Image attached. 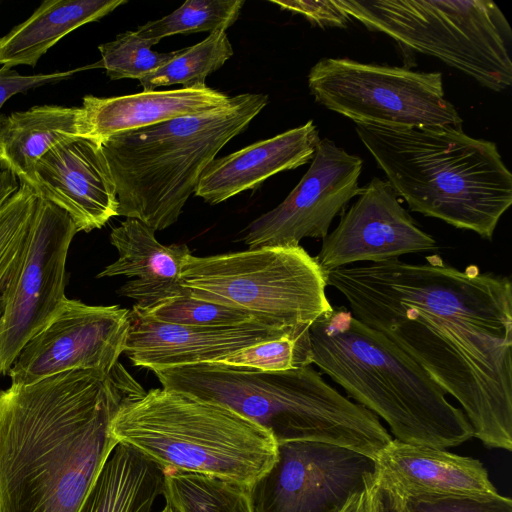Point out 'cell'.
<instances>
[{"mask_svg":"<svg viewBox=\"0 0 512 512\" xmlns=\"http://www.w3.org/2000/svg\"><path fill=\"white\" fill-rule=\"evenodd\" d=\"M86 68L90 67L86 66L63 72L24 76L12 68L2 66L0 68V109L9 98L17 93H25L30 89L62 81L72 76L75 72ZM3 117L4 115L0 113V123Z\"/></svg>","mask_w":512,"mask_h":512,"instance_id":"obj_33","label":"cell"},{"mask_svg":"<svg viewBox=\"0 0 512 512\" xmlns=\"http://www.w3.org/2000/svg\"><path fill=\"white\" fill-rule=\"evenodd\" d=\"M402 48L438 58L493 91L512 83L510 25L490 0H334Z\"/></svg>","mask_w":512,"mask_h":512,"instance_id":"obj_8","label":"cell"},{"mask_svg":"<svg viewBox=\"0 0 512 512\" xmlns=\"http://www.w3.org/2000/svg\"><path fill=\"white\" fill-rule=\"evenodd\" d=\"M145 392L120 362L0 391V512H78L117 445L115 412Z\"/></svg>","mask_w":512,"mask_h":512,"instance_id":"obj_2","label":"cell"},{"mask_svg":"<svg viewBox=\"0 0 512 512\" xmlns=\"http://www.w3.org/2000/svg\"><path fill=\"white\" fill-rule=\"evenodd\" d=\"M81 107L34 106L4 116L0 123V152L19 181L28 183L34 165L60 141L83 136Z\"/></svg>","mask_w":512,"mask_h":512,"instance_id":"obj_24","label":"cell"},{"mask_svg":"<svg viewBox=\"0 0 512 512\" xmlns=\"http://www.w3.org/2000/svg\"><path fill=\"white\" fill-rule=\"evenodd\" d=\"M164 471V497L175 512H253L248 488L206 475Z\"/></svg>","mask_w":512,"mask_h":512,"instance_id":"obj_25","label":"cell"},{"mask_svg":"<svg viewBox=\"0 0 512 512\" xmlns=\"http://www.w3.org/2000/svg\"><path fill=\"white\" fill-rule=\"evenodd\" d=\"M181 285L200 300L238 309L265 324L309 330L333 306L314 257L300 245L259 247L213 256L189 255Z\"/></svg>","mask_w":512,"mask_h":512,"instance_id":"obj_9","label":"cell"},{"mask_svg":"<svg viewBox=\"0 0 512 512\" xmlns=\"http://www.w3.org/2000/svg\"><path fill=\"white\" fill-rule=\"evenodd\" d=\"M401 497L407 512H512L511 499L500 494L487 497L429 495Z\"/></svg>","mask_w":512,"mask_h":512,"instance_id":"obj_32","label":"cell"},{"mask_svg":"<svg viewBox=\"0 0 512 512\" xmlns=\"http://www.w3.org/2000/svg\"><path fill=\"white\" fill-rule=\"evenodd\" d=\"M150 41L144 40L135 31L119 34L115 40L98 46L101 54L99 62L90 68H104L112 80L140 78L150 74L176 57L181 49L160 53L153 51Z\"/></svg>","mask_w":512,"mask_h":512,"instance_id":"obj_29","label":"cell"},{"mask_svg":"<svg viewBox=\"0 0 512 512\" xmlns=\"http://www.w3.org/2000/svg\"><path fill=\"white\" fill-rule=\"evenodd\" d=\"M164 491V469L117 443L78 512H153Z\"/></svg>","mask_w":512,"mask_h":512,"instance_id":"obj_23","label":"cell"},{"mask_svg":"<svg viewBox=\"0 0 512 512\" xmlns=\"http://www.w3.org/2000/svg\"><path fill=\"white\" fill-rule=\"evenodd\" d=\"M152 372L163 388L229 407L277 443L321 442L375 459L392 440L375 414L329 385L312 365L263 371L210 362Z\"/></svg>","mask_w":512,"mask_h":512,"instance_id":"obj_5","label":"cell"},{"mask_svg":"<svg viewBox=\"0 0 512 512\" xmlns=\"http://www.w3.org/2000/svg\"><path fill=\"white\" fill-rule=\"evenodd\" d=\"M355 131L411 211L493 238L512 204V174L494 142L454 126Z\"/></svg>","mask_w":512,"mask_h":512,"instance_id":"obj_3","label":"cell"},{"mask_svg":"<svg viewBox=\"0 0 512 512\" xmlns=\"http://www.w3.org/2000/svg\"><path fill=\"white\" fill-rule=\"evenodd\" d=\"M308 331V330H307ZM304 332L251 321L231 326L162 322L135 305L129 310L125 353L134 366L154 371L217 362L247 347Z\"/></svg>","mask_w":512,"mask_h":512,"instance_id":"obj_17","label":"cell"},{"mask_svg":"<svg viewBox=\"0 0 512 512\" xmlns=\"http://www.w3.org/2000/svg\"><path fill=\"white\" fill-rule=\"evenodd\" d=\"M283 10L302 14L310 22L319 26L346 27L351 20L334 0L319 1H277L271 0Z\"/></svg>","mask_w":512,"mask_h":512,"instance_id":"obj_34","label":"cell"},{"mask_svg":"<svg viewBox=\"0 0 512 512\" xmlns=\"http://www.w3.org/2000/svg\"><path fill=\"white\" fill-rule=\"evenodd\" d=\"M315 101L355 123L388 128L462 127L440 72L322 58L308 74Z\"/></svg>","mask_w":512,"mask_h":512,"instance_id":"obj_10","label":"cell"},{"mask_svg":"<svg viewBox=\"0 0 512 512\" xmlns=\"http://www.w3.org/2000/svg\"><path fill=\"white\" fill-rule=\"evenodd\" d=\"M128 330V309L92 306L66 297L20 351L8 373L11 385H29L71 370L109 373L125 351Z\"/></svg>","mask_w":512,"mask_h":512,"instance_id":"obj_13","label":"cell"},{"mask_svg":"<svg viewBox=\"0 0 512 512\" xmlns=\"http://www.w3.org/2000/svg\"><path fill=\"white\" fill-rule=\"evenodd\" d=\"M232 55L233 48L226 31H214L200 43L182 48L176 57L140 78L139 82L143 91L174 84H181L183 88L206 86V77L222 67Z\"/></svg>","mask_w":512,"mask_h":512,"instance_id":"obj_26","label":"cell"},{"mask_svg":"<svg viewBox=\"0 0 512 512\" xmlns=\"http://www.w3.org/2000/svg\"><path fill=\"white\" fill-rule=\"evenodd\" d=\"M110 432L163 469L245 488L271 468L278 452L268 430L231 408L163 387L123 402Z\"/></svg>","mask_w":512,"mask_h":512,"instance_id":"obj_7","label":"cell"},{"mask_svg":"<svg viewBox=\"0 0 512 512\" xmlns=\"http://www.w3.org/2000/svg\"><path fill=\"white\" fill-rule=\"evenodd\" d=\"M243 0H190L172 13L138 26L139 37L153 45L167 36L218 30L226 31L237 19Z\"/></svg>","mask_w":512,"mask_h":512,"instance_id":"obj_27","label":"cell"},{"mask_svg":"<svg viewBox=\"0 0 512 512\" xmlns=\"http://www.w3.org/2000/svg\"><path fill=\"white\" fill-rule=\"evenodd\" d=\"M229 99L207 85L107 98L86 95L81 107L83 136L100 142L121 132L201 114L226 105Z\"/></svg>","mask_w":512,"mask_h":512,"instance_id":"obj_21","label":"cell"},{"mask_svg":"<svg viewBox=\"0 0 512 512\" xmlns=\"http://www.w3.org/2000/svg\"><path fill=\"white\" fill-rule=\"evenodd\" d=\"M340 216L314 257L323 272L436 247L435 239L417 225L390 184L377 177L361 188L356 201Z\"/></svg>","mask_w":512,"mask_h":512,"instance_id":"obj_15","label":"cell"},{"mask_svg":"<svg viewBox=\"0 0 512 512\" xmlns=\"http://www.w3.org/2000/svg\"><path fill=\"white\" fill-rule=\"evenodd\" d=\"M362 159L328 138L317 145L300 182L274 209L253 220L244 238L249 249L296 247L304 238L323 239L334 218L361 191Z\"/></svg>","mask_w":512,"mask_h":512,"instance_id":"obj_14","label":"cell"},{"mask_svg":"<svg viewBox=\"0 0 512 512\" xmlns=\"http://www.w3.org/2000/svg\"><path fill=\"white\" fill-rule=\"evenodd\" d=\"M309 339L312 364L382 418L394 439L445 449L473 437L462 409L426 371L345 307L319 317Z\"/></svg>","mask_w":512,"mask_h":512,"instance_id":"obj_4","label":"cell"},{"mask_svg":"<svg viewBox=\"0 0 512 512\" xmlns=\"http://www.w3.org/2000/svg\"><path fill=\"white\" fill-rule=\"evenodd\" d=\"M375 463L377 475L403 497L499 494L479 460L444 449L392 439Z\"/></svg>","mask_w":512,"mask_h":512,"instance_id":"obj_18","label":"cell"},{"mask_svg":"<svg viewBox=\"0 0 512 512\" xmlns=\"http://www.w3.org/2000/svg\"><path fill=\"white\" fill-rule=\"evenodd\" d=\"M217 362L263 371H285L312 365L309 330L297 337H283L247 347Z\"/></svg>","mask_w":512,"mask_h":512,"instance_id":"obj_30","label":"cell"},{"mask_svg":"<svg viewBox=\"0 0 512 512\" xmlns=\"http://www.w3.org/2000/svg\"><path fill=\"white\" fill-rule=\"evenodd\" d=\"M368 512H407L402 497L377 475L367 484Z\"/></svg>","mask_w":512,"mask_h":512,"instance_id":"obj_35","label":"cell"},{"mask_svg":"<svg viewBox=\"0 0 512 512\" xmlns=\"http://www.w3.org/2000/svg\"><path fill=\"white\" fill-rule=\"evenodd\" d=\"M324 272L352 315L414 360L462 406L473 437L512 450V283L438 255Z\"/></svg>","mask_w":512,"mask_h":512,"instance_id":"obj_1","label":"cell"},{"mask_svg":"<svg viewBox=\"0 0 512 512\" xmlns=\"http://www.w3.org/2000/svg\"><path fill=\"white\" fill-rule=\"evenodd\" d=\"M159 512H175V510L168 503H166V505Z\"/></svg>","mask_w":512,"mask_h":512,"instance_id":"obj_38","label":"cell"},{"mask_svg":"<svg viewBox=\"0 0 512 512\" xmlns=\"http://www.w3.org/2000/svg\"><path fill=\"white\" fill-rule=\"evenodd\" d=\"M126 0H45L24 22L0 37V64L34 67L61 38L97 21Z\"/></svg>","mask_w":512,"mask_h":512,"instance_id":"obj_22","label":"cell"},{"mask_svg":"<svg viewBox=\"0 0 512 512\" xmlns=\"http://www.w3.org/2000/svg\"><path fill=\"white\" fill-rule=\"evenodd\" d=\"M110 242L119 257L97 277L133 278L118 289V294L135 300V306L149 310L184 293L181 268L191 254L187 245H164L155 230L143 222L126 218L112 229Z\"/></svg>","mask_w":512,"mask_h":512,"instance_id":"obj_19","label":"cell"},{"mask_svg":"<svg viewBox=\"0 0 512 512\" xmlns=\"http://www.w3.org/2000/svg\"><path fill=\"white\" fill-rule=\"evenodd\" d=\"M76 227L69 215L38 196L26 249L0 294V376L66 298V261Z\"/></svg>","mask_w":512,"mask_h":512,"instance_id":"obj_11","label":"cell"},{"mask_svg":"<svg viewBox=\"0 0 512 512\" xmlns=\"http://www.w3.org/2000/svg\"><path fill=\"white\" fill-rule=\"evenodd\" d=\"M375 474V459L354 450L283 442L274 464L248 493L253 512H341Z\"/></svg>","mask_w":512,"mask_h":512,"instance_id":"obj_12","label":"cell"},{"mask_svg":"<svg viewBox=\"0 0 512 512\" xmlns=\"http://www.w3.org/2000/svg\"><path fill=\"white\" fill-rule=\"evenodd\" d=\"M20 181L4 163L0 152V208L19 189Z\"/></svg>","mask_w":512,"mask_h":512,"instance_id":"obj_36","label":"cell"},{"mask_svg":"<svg viewBox=\"0 0 512 512\" xmlns=\"http://www.w3.org/2000/svg\"><path fill=\"white\" fill-rule=\"evenodd\" d=\"M38 195L27 183L0 208V294L5 289L28 244Z\"/></svg>","mask_w":512,"mask_h":512,"instance_id":"obj_28","label":"cell"},{"mask_svg":"<svg viewBox=\"0 0 512 512\" xmlns=\"http://www.w3.org/2000/svg\"><path fill=\"white\" fill-rule=\"evenodd\" d=\"M341 512H368L367 487L352 496Z\"/></svg>","mask_w":512,"mask_h":512,"instance_id":"obj_37","label":"cell"},{"mask_svg":"<svg viewBox=\"0 0 512 512\" xmlns=\"http://www.w3.org/2000/svg\"><path fill=\"white\" fill-rule=\"evenodd\" d=\"M319 131L313 120L224 157L214 159L202 173L195 195L210 204L254 190L269 177L296 169L313 159Z\"/></svg>","mask_w":512,"mask_h":512,"instance_id":"obj_20","label":"cell"},{"mask_svg":"<svg viewBox=\"0 0 512 512\" xmlns=\"http://www.w3.org/2000/svg\"><path fill=\"white\" fill-rule=\"evenodd\" d=\"M27 184L64 210L77 232L99 229L118 216L114 180L93 138L68 137L54 145L36 162Z\"/></svg>","mask_w":512,"mask_h":512,"instance_id":"obj_16","label":"cell"},{"mask_svg":"<svg viewBox=\"0 0 512 512\" xmlns=\"http://www.w3.org/2000/svg\"><path fill=\"white\" fill-rule=\"evenodd\" d=\"M268 102L265 94H240L201 114L101 140L116 188L118 216L137 219L155 231L173 225L206 167Z\"/></svg>","mask_w":512,"mask_h":512,"instance_id":"obj_6","label":"cell"},{"mask_svg":"<svg viewBox=\"0 0 512 512\" xmlns=\"http://www.w3.org/2000/svg\"><path fill=\"white\" fill-rule=\"evenodd\" d=\"M144 311L162 322L190 326H231L256 320L247 312L193 298L186 289L183 294Z\"/></svg>","mask_w":512,"mask_h":512,"instance_id":"obj_31","label":"cell"}]
</instances>
